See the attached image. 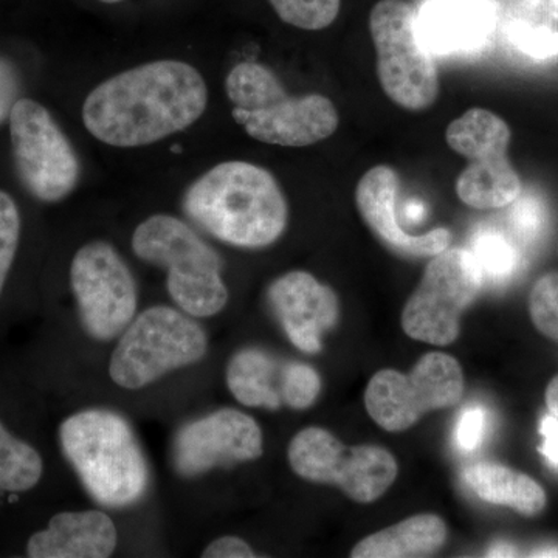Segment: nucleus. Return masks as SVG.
I'll use <instances>...</instances> for the list:
<instances>
[{"label": "nucleus", "instance_id": "obj_23", "mask_svg": "<svg viewBox=\"0 0 558 558\" xmlns=\"http://www.w3.org/2000/svg\"><path fill=\"white\" fill-rule=\"evenodd\" d=\"M44 472L43 458L0 422V488L13 494L31 490Z\"/></svg>", "mask_w": 558, "mask_h": 558}, {"label": "nucleus", "instance_id": "obj_34", "mask_svg": "<svg viewBox=\"0 0 558 558\" xmlns=\"http://www.w3.org/2000/svg\"><path fill=\"white\" fill-rule=\"evenodd\" d=\"M546 405H548L550 414L558 418V376L550 380L548 389H546Z\"/></svg>", "mask_w": 558, "mask_h": 558}, {"label": "nucleus", "instance_id": "obj_20", "mask_svg": "<svg viewBox=\"0 0 558 558\" xmlns=\"http://www.w3.org/2000/svg\"><path fill=\"white\" fill-rule=\"evenodd\" d=\"M446 521L422 513L363 538L352 549V558H409L435 556L447 542Z\"/></svg>", "mask_w": 558, "mask_h": 558}, {"label": "nucleus", "instance_id": "obj_4", "mask_svg": "<svg viewBox=\"0 0 558 558\" xmlns=\"http://www.w3.org/2000/svg\"><path fill=\"white\" fill-rule=\"evenodd\" d=\"M233 119L250 137L267 145L304 148L329 138L339 110L322 94L293 97L269 68L256 62L234 65L226 81Z\"/></svg>", "mask_w": 558, "mask_h": 558}, {"label": "nucleus", "instance_id": "obj_18", "mask_svg": "<svg viewBox=\"0 0 558 558\" xmlns=\"http://www.w3.org/2000/svg\"><path fill=\"white\" fill-rule=\"evenodd\" d=\"M119 532L101 510L57 513L49 526L28 539L32 558H108L116 553Z\"/></svg>", "mask_w": 558, "mask_h": 558}, {"label": "nucleus", "instance_id": "obj_36", "mask_svg": "<svg viewBox=\"0 0 558 558\" xmlns=\"http://www.w3.org/2000/svg\"><path fill=\"white\" fill-rule=\"evenodd\" d=\"M534 556H538V557H558V549H543V550H538V553L534 554Z\"/></svg>", "mask_w": 558, "mask_h": 558}, {"label": "nucleus", "instance_id": "obj_37", "mask_svg": "<svg viewBox=\"0 0 558 558\" xmlns=\"http://www.w3.org/2000/svg\"><path fill=\"white\" fill-rule=\"evenodd\" d=\"M102 3H119L121 0H100Z\"/></svg>", "mask_w": 558, "mask_h": 558}, {"label": "nucleus", "instance_id": "obj_2", "mask_svg": "<svg viewBox=\"0 0 558 558\" xmlns=\"http://www.w3.org/2000/svg\"><path fill=\"white\" fill-rule=\"evenodd\" d=\"M183 209L216 240L241 248L277 242L288 227L289 208L278 180L248 161L216 165L186 190Z\"/></svg>", "mask_w": 558, "mask_h": 558}, {"label": "nucleus", "instance_id": "obj_26", "mask_svg": "<svg viewBox=\"0 0 558 558\" xmlns=\"http://www.w3.org/2000/svg\"><path fill=\"white\" fill-rule=\"evenodd\" d=\"M529 314L535 328L548 337L558 341V274L543 275L532 286L529 295Z\"/></svg>", "mask_w": 558, "mask_h": 558}, {"label": "nucleus", "instance_id": "obj_5", "mask_svg": "<svg viewBox=\"0 0 558 558\" xmlns=\"http://www.w3.org/2000/svg\"><path fill=\"white\" fill-rule=\"evenodd\" d=\"M137 258L168 271V292L191 317H213L229 303L222 259L189 223L174 216H150L132 236Z\"/></svg>", "mask_w": 558, "mask_h": 558}, {"label": "nucleus", "instance_id": "obj_1", "mask_svg": "<svg viewBox=\"0 0 558 558\" xmlns=\"http://www.w3.org/2000/svg\"><path fill=\"white\" fill-rule=\"evenodd\" d=\"M207 105V84L193 65L154 61L95 87L84 101L83 123L106 145L138 148L185 131Z\"/></svg>", "mask_w": 558, "mask_h": 558}, {"label": "nucleus", "instance_id": "obj_11", "mask_svg": "<svg viewBox=\"0 0 558 558\" xmlns=\"http://www.w3.org/2000/svg\"><path fill=\"white\" fill-rule=\"evenodd\" d=\"M290 468L311 483L339 486L354 501H377L395 484L399 468L388 450L377 446L347 447L328 429L296 433L288 450Z\"/></svg>", "mask_w": 558, "mask_h": 558}, {"label": "nucleus", "instance_id": "obj_14", "mask_svg": "<svg viewBox=\"0 0 558 558\" xmlns=\"http://www.w3.org/2000/svg\"><path fill=\"white\" fill-rule=\"evenodd\" d=\"M258 422L240 410L222 409L183 425L172 444V464L185 478L255 461L264 450Z\"/></svg>", "mask_w": 558, "mask_h": 558}, {"label": "nucleus", "instance_id": "obj_19", "mask_svg": "<svg viewBox=\"0 0 558 558\" xmlns=\"http://www.w3.org/2000/svg\"><path fill=\"white\" fill-rule=\"evenodd\" d=\"M502 32L520 57L534 62L558 60V0H512Z\"/></svg>", "mask_w": 558, "mask_h": 558}, {"label": "nucleus", "instance_id": "obj_13", "mask_svg": "<svg viewBox=\"0 0 558 558\" xmlns=\"http://www.w3.org/2000/svg\"><path fill=\"white\" fill-rule=\"evenodd\" d=\"M70 284L83 328L92 339H117L137 312V286L119 252L106 241H92L76 252Z\"/></svg>", "mask_w": 558, "mask_h": 558}, {"label": "nucleus", "instance_id": "obj_9", "mask_svg": "<svg viewBox=\"0 0 558 558\" xmlns=\"http://www.w3.org/2000/svg\"><path fill=\"white\" fill-rule=\"evenodd\" d=\"M484 275L470 250L446 248L432 256L421 282L402 312L410 339L447 347L461 332V317L484 286Z\"/></svg>", "mask_w": 558, "mask_h": 558}, {"label": "nucleus", "instance_id": "obj_24", "mask_svg": "<svg viewBox=\"0 0 558 558\" xmlns=\"http://www.w3.org/2000/svg\"><path fill=\"white\" fill-rule=\"evenodd\" d=\"M470 252L483 271L484 281H508L519 270V250L499 231L483 230L476 233Z\"/></svg>", "mask_w": 558, "mask_h": 558}, {"label": "nucleus", "instance_id": "obj_6", "mask_svg": "<svg viewBox=\"0 0 558 558\" xmlns=\"http://www.w3.org/2000/svg\"><path fill=\"white\" fill-rule=\"evenodd\" d=\"M381 90L399 108L421 112L439 97V72L407 0H379L369 14Z\"/></svg>", "mask_w": 558, "mask_h": 558}, {"label": "nucleus", "instance_id": "obj_7", "mask_svg": "<svg viewBox=\"0 0 558 558\" xmlns=\"http://www.w3.org/2000/svg\"><path fill=\"white\" fill-rule=\"evenodd\" d=\"M207 351V333L194 319L172 307H149L121 333L109 362L110 379L120 388L142 389L201 362Z\"/></svg>", "mask_w": 558, "mask_h": 558}, {"label": "nucleus", "instance_id": "obj_12", "mask_svg": "<svg viewBox=\"0 0 558 558\" xmlns=\"http://www.w3.org/2000/svg\"><path fill=\"white\" fill-rule=\"evenodd\" d=\"M10 135L22 185L36 199L60 202L75 190L78 157L49 110L28 98L17 100L10 113Z\"/></svg>", "mask_w": 558, "mask_h": 558}, {"label": "nucleus", "instance_id": "obj_32", "mask_svg": "<svg viewBox=\"0 0 558 558\" xmlns=\"http://www.w3.org/2000/svg\"><path fill=\"white\" fill-rule=\"evenodd\" d=\"M204 558H253L255 550L247 542L238 537H220L209 543L202 553Z\"/></svg>", "mask_w": 558, "mask_h": 558}, {"label": "nucleus", "instance_id": "obj_16", "mask_svg": "<svg viewBox=\"0 0 558 558\" xmlns=\"http://www.w3.org/2000/svg\"><path fill=\"white\" fill-rule=\"evenodd\" d=\"M267 299L293 347L307 354L322 351L323 337L339 323V296L307 271L293 270L275 279Z\"/></svg>", "mask_w": 558, "mask_h": 558}, {"label": "nucleus", "instance_id": "obj_21", "mask_svg": "<svg viewBox=\"0 0 558 558\" xmlns=\"http://www.w3.org/2000/svg\"><path fill=\"white\" fill-rule=\"evenodd\" d=\"M462 480L481 499L508 506L521 515H538L546 508L545 488L517 470L495 462H476L462 472Z\"/></svg>", "mask_w": 558, "mask_h": 558}, {"label": "nucleus", "instance_id": "obj_15", "mask_svg": "<svg viewBox=\"0 0 558 558\" xmlns=\"http://www.w3.org/2000/svg\"><path fill=\"white\" fill-rule=\"evenodd\" d=\"M400 179L395 168L377 165L359 180L355 205L371 233L395 255L402 258H428L450 247L449 229L411 234L399 223Z\"/></svg>", "mask_w": 558, "mask_h": 558}, {"label": "nucleus", "instance_id": "obj_29", "mask_svg": "<svg viewBox=\"0 0 558 558\" xmlns=\"http://www.w3.org/2000/svg\"><path fill=\"white\" fill-rule=\"evenodd\" d=\"M510 211V226L521 240L534 241L545 230L546 209L535 197H520L513 202Z\"/></svg>", "mask_w": 558, "mask_h": 558}, {"label": "nucleus", "instance_id": "obj_28", "mask_svg": "<svg viewBox=\"0 0 558 558\" xmlns=\"http://www.w3.org/2000/svg\"><path fill=\"white\" fill-rule=\"evenodd\" d=\"M21 236V218L14 201L0 191V293L16 256Z\"/></svg>", "mask_w": 558, "mask_h": 558}, {"label": "nucleus", "instance_id": "obj_33", "mask_svg": "<svg viewBox=\"0 0 558 558\" xmlns=\"http://www.w3.org/2000/svg\"><path fill=\"white\" fill-rule=\"evenodd\" d=\"M539 433L545 438L539 451H542L543 457L548 459L553 468H558V418L554 414L543 417Z\"/></svg>", "mask_w": 558, "mask_h": 558}, {"label": "nucleus", "instance_id": "obj_35", "mask_svg": "<svg viewBox=\"0 0 558 558\" xmlns=\"http://www.w3.org/2000/svg\"><path fill=\"white\" fill-rule=\"evenodd\" d=\"M490 557H512L515 556V549L510 545H506V543H498L494 548L490 549Z\"/></svg>", "mask_w": 558, "mask_h": 558}, {"label": "nucleus", "instance_id": "obj_10", "mask_svg": "<svg viewBox=\"0 0 558 558\" xmlns=\"http://www.w3.org/2000/svg\"><path fill=\"white\" fill-rule=\"evenodd\" d=\"M464 373L457 359L428 352L410 374L381 369L371 377L365 407L387 432H405L428 411L457 405L464 395Z\"/></svg>", "mask_w": 558, "mask_h": 558}, {"label": "nucleus", "instance_id": "obj_31", "mask_svg": "<svg viewBox=\"0 0 558 558\" xmlns=\"http://www.w3.org/2000/svg\"><path fill=\"white\" fill-rule=\"evenodd\" d=\"M21 80L16 68L0 57V124L10 119L11 110L20 100Z\"/></svg>", "mask_w": 558, "mask_h": 558}, {"label": "nucleus", "instance_id": "obj_3", "mask_svg": "<svg viewBox=\"0 0 558 558\" xmlns=\"http://www.w3.org/2000/svg\"><path fill=\"white\" fill-rule=\"evenodd\" d=\"M61 449L92 498L128 508L145 497L149 469L130 422L116 411L92 409L65 418Z\"/></svg>", "mask_w": 558, "mask_h": 558}, {"label": "nucleus", "instance_id": "obj_17", "mask_svg": "<svg viewBox=\"0 0 558 558\" xmlns=\"http://www.w3.org/2000/svg\"><path fill=\"white\" fill-rule=\"evenodd\" d=\"M418 14V27L433 53L483 49L497 17L488 0H433Z\"/></svg>", "mask_w": 558, "mask_h": 558}, {"label": "nucleus", "instance_id": "obj_22", "mask_svg": "<svg viewBox=\"0 0 558 558\" xmlns=\"http://www.w3.org/2000/svg\"><path fill=\"white\" fill-rule=\"evenodd\" d=\"M227 385L242 405L277 410L281 407V371L267 352L242 349L227 366Z\"/></svg>", "mask_w": 558, "mask_h": 558}, {"label": "nucleus", "instance_id": "obj_30", "mask_svg": "<svg viewBox=\"0 0 558 558\" xmlns=\"http://www.w3.org/2000/svg\"><path fill=\"white\" fill-rule=\"evenodd\" d=\"M487 428L486 410L481 405H470L462 411L458 421L457 442L462 451L478 449Z\"/></svg>", "mask_w": 558, "mask_h": 558}, {"label": "nucleus", "instance_id": "obj_25", "mask_svg": "<svg viewBox=\"0 0 558 558\" xmlns=\"http://www.w3.org/2000/svg\"><path fill=\"white\" fill-rule=\"evenodd\" d=\"M279 20L301 31H325L339 17L341 0H269Z\"/></svg>", "mask_w": 558, "mask_h": 558}, {"label": "nucleus", "instance_id": "obj_8", "mask_svg": "<svg viewBox=\"0 0 558 558\" xmlns=\"http://www.w3.org/2000/svg\"><path fill=\"white\" fill-rule=\"evenodd\" d=\"M446 142L468 159V167L457 179L462 204L475 209H497L519 199L523 183L509 159L512 131L498 113L469 109L447 126Z\"/></svg>", "mask_w": 558, "mask_h": 558}, {"label": "nucleus", "instance_id": "obj_27", "mask_svg": "<svg viewBox=\"0 0 558 558\" xmlns=\"http://www.w3.org/2000/svg\"><path fill=\"white\" fill-rule=\"evenodd\" d=\"M322 391L317 371L306 363L292 362L281 368L282 402L295 410L310 409Z\"/></svg>", "mask_w": 558, "mask_h": 558}]
</instances>
